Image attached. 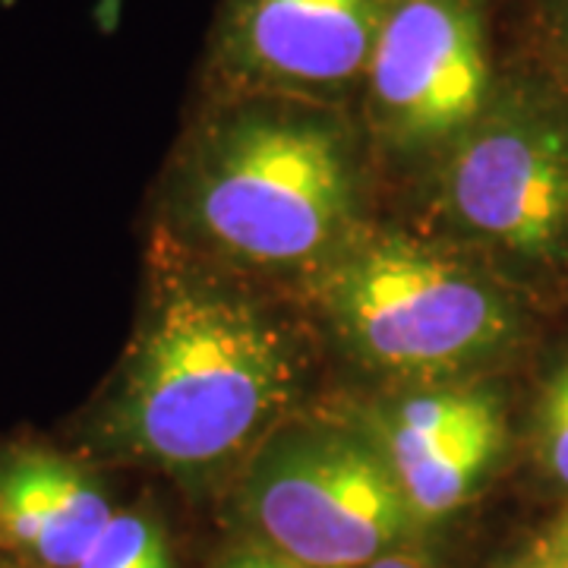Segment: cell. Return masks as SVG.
<instances>
[{
	"mask_svg": "<svg viewBox=\"0 0 568 568\" xmlns=\"http://www.w3.org/2000/svg\"><path fill=\"white\" fill-rule=\"evenodd\" d=\"M291 383V354L268 316L224 287H178L130 361L111 433L155 465L203 470L253 446Z\"/></svg>",
	"mask_w": 568,
	"mask_h": 568,
	"instance_id": "1",
	"label": "cell"
},
{
	"mask_svg": "<svg viewBox=\"0 0 568 568\" xmlns=\"http://www.w3.org/2000/svg\"><path fill=\"white\" fill-rule=\"evenodd\" d=\"M320 301L361 361L410 379L462 373L515 332V313L499 287L402 234L345 253L325 272Z\"/></svg>",
	"mask_w": 568,
	"mask_h": 568,
	"instance_id": "2",
	"label": "cell"
},
{
	"mask_svg": "<svg viewBox=\"0 0 568 568\" xmlns=\"http://www.w3.org/2000/svg\"><path fill=\"white\" fill-rule=\"evenodd\" d=\"M354 205L342 136L316 118L250 111L215 133L196 215L215 244L260 265H294L338 241Z\"/></svg>",
	"mask_w": 568,
	"mask_h": 568,
	"instance_id": "3",
	"label": "cell"
},
{
	"mask_svg": "<svg viewBox=\"0 0 568 568\" xmlns=\"http://www.w3.org/2000/svg\"><path fill=\"white\" fill-rule=\"evenodd\" d=\"M246 511L301 568H364L420 528L386 455L335 429L284 436L263 452Z\"/></svg>",
	"mask_w": 568,
	"mask_h": 568,
	"instance_id": "4",
	"label": "cell"
},
{
	"mask_svg": "<svg viewBox=\"0 0 568 568\" xmlns=\"http://www.w3.org/2000/svg\"><path fill=\"white\" fill-rule=\"evenodd\" d=\"M443 193L467 231L521 256L552 253L568 237V126L518 95L458 136Z\"/></svg>",
	"mask_w": 568,
	"mask_h": 568,
	"instance_id": "5",
	"label": "cell"
},
{
	"mask_svg": "<svg viewBox=\"0 0 568 568\" xmlns=\"http://www.w3.org/2000/svg\"><path fill=\"white\" fill-rule=\"evenodd\" d=\"M366 85L373 123L395 145L465 136L489 99L487 39L474 0H388Z\"/></svg>",
	"mask_w": 568,
	"mask_h": 568,
	"instance_id": "6",
	"label": "cell"
},
{
	"mask_svg": "<svg viewBox=\"0 0 568 568\" xmlns=\"http://www.w3.org/2000/svg\"><path fill=\"white\" fill-rule=\"evenodd\" d=\"M388 0H234L224 58L244 80L342 89L366 77Z\"/></svg>",
	"mask_w": 568,
	"mask_h": 568,
	"instance_id": "7",
	"label": "cell"
},
{
	"mask_svg": "<svg viewBox=\"0 0 568 568\" xmlns=\"http://www.w3.org/2000/svg\"><path fill=\"white\" fill-rule=\"evenodd\" d=\"M383 446L417 525L462 508L496 465L506 426L496 398L477 388H429L383 420Z\"/></svg>",
	"mask_w": 568,
	"mask_h": 568,
	"instance_id": "8",
	"label": "cell"
},
{
	"mask_svg": "<svg viewBox=\"0 0 568 568\" xmlns=\"http://www.w3.org/2000/svg\"><path fill=\"white\" fill-rule=\"evenodd\" d=\"M114 518L89 474L48 452L0 462V534L44 568H77Z\"/></svg>",
	"mask_w": 568,
	"mask_h": 568,
	"instance_id": "9",
	"label": "cell"
},
{
	"mask_svg": "<svg viewBox=\"0 0 568 568\" xmlns=\"http://www.w3.org/2000/svg\"><path fill=\"white\" fill-rule=\"evenodd\" d=\"M162 530L136 511H114L108 528L99 534L92 549L77 568H140L155 549L162 547Z\"/></svg>",
	"mask_w": 568,
	"mask_h": 568,
	"instance_id": "10",
	"label": "cell"
},
{
	"mask_svg": "<svg viewBox=\"0 0 568 568\" xmlns=\"http://www.w3.org/2000/svg\"><path fill=\"white\" fill-rule=\"evenodd\" d=\"M537 443L540 462L556 484L568 489V366H562L540 398L537 414Z\"/></svg>",
	"mask_w": 568,
	"mask_h": 568,
	"instance_id": "11",
	"label": "cell"
},
{
	"mask_svg": "<svg viewBox=\"0 0 568 568\" xmlns=\"http://www.w3.org/2000/svg\"><path fill=\"white\" fill-rule=\"evenodd\" d=\"M224 568H301L297 562L284 559V556H268V552H250V556H241L234 562H227Z\"/></svg>",
	"mask_w": 568,
	"mask_h": 568,
	"instance_id": "12",
	"label": "cell"
},
{
	"mask_svg": "<svg viewBox=\"0 0 568 568\" xmlns=\"http://www.w3.org/2000/svg\"><path fill=\"white\" fill-rule=\"evenodd\" d=\"M518 568H568V552L556 549L552 544L540 547L530 559H525Z\"/></svg>",
	"mask_w": 568,
	"mask_h": 568,
	"instance_id": "13",
	"label": "cell"
},
{
	"mask_svg": "<svg viewBox=\"0 0 568 568\" xmlns=\"http://www.w3.org/2000/svg\"><path fill=\"white\" fill-rule=\"evenodd\" d=\"M364 568H426L420 559H414V556H405V552H388L383 559H373V562H366Z\"/></svg>",
	"mask_w": 568,
	"mask_h": 568,
	"instance_id": "14",
	"label": "cell"
},
{
	"mask_svg": "<svg viewBox=\"0 0 568 568\" xmlns=\"http://www.w3.org/2000/svg\"><path fill=\"white\" fill-rule=\"evenodd\" d=\"M140 568H171V559H168V549H164V544L155 549V552H152Z\"/></svg>",
	"mask_w": 568,
	"mask_h": 568,
	"instance_id": "15",
	"label": "cell"
},
{
	"mask_svg": "<svg viewBox=\"0 0 568 568\" xmlns=\"http://www.w3.org/2000/svg\"><path fill=\"white\" fill-rule=\"evenodd\" d=\"M549 544L556 549H562V552H568V518L559 525V528L552 530V537H549Z\"/></svg>",
	"mask_w": 568,
	"mask_h": 568,
	"instance_id": "16",
	"label": "cell"
}]
</instances>
